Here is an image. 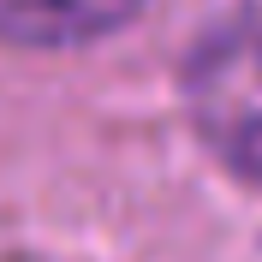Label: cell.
Returning <instances> with one entry per match:
<instances>
[{
  "label": "cell",
  "mask_w": 262,
  "mask_h": 262,
  "mask_svg": "<svg viewBox=\"0 0 262 262\" xmlns=\"http://www.w3.org/2000/svg\"><path fill=\"white\" fill-rule=\"evenodd\" d=\"M143 0H0V36L24 48H66L125 24Z\"/></svg>",
  "instance_id": "2"
},
{
  "label": "cell",
  "mask_w": 262,
  "mask_h": 262,
  "mask_svg": "<svg viewBox=\"0 0 262 262\" xmlns=\"http://www.w3.org/2000/svg\"><path fill=\"white\" fill-rule=\"evenodd\" d=\"M196 131L238 173L262 179V24H227L191 54L185 72Z\"/></svg>",
  "instance_id": "1"
}]
</instances>
